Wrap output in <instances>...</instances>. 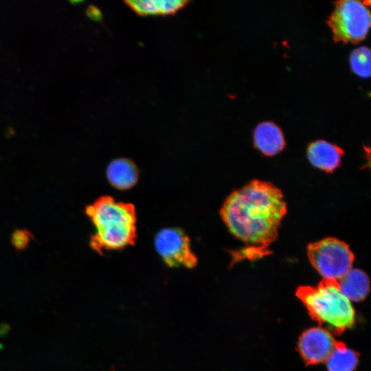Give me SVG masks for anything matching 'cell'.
Instances as JSON below:
<instances>
[{
    "instance_id": "277c9868",
    "label": "cell",
    "mask_w": 371,
    "mask_h": 371,
    "mask_svg": "<svg viewBox=\"0 0 371 371\" xmlns=\"http://www.w3.org/2000/svg\"><path fill=\"white\" fill-rule=\"evenodd\" d=\"M327 22L335 41L356 43L363 40L368 32L370 13L366 1H338Z\"/></svg>"
},
{
    "instance_id": "3957f363",
    "label": "cell",
    "mask_w": 371,
    "mask_h": 371,
    "mask_svg": "<svg viewBox=\"0 0 371 371\" xmlns=\"http://www.w3.org/2000/svg\"><path fill=\"white\" fill-rule=\"evenodd\" d=\"M295 295L311 318L331 333L339 335L353 326L355 310L341 293L337 280L323 278L316 286H299Z\"/></svg>"
},
{
    "instance_id": "5bb4252c",
    "label": "cell",
    "mask_w": 371,
    "mask_h": 371,
    "mask_svg": "<svg viewBox=\"0 0 371 371\" xmlns=\"http://www.w3.org/2000/svg\"><path fill=\"white\" fill-rule=\"evenodd\" d=\"M352 70L359 76L369 78L370 76V50L361 46L354 49L350 56Z\"/></svg>"
},
{
    "instance_id": "6da1fadb",
    "label": "cell",
    "mask_w": 371,
    "mask_h": 371,
    "mask_svg": "<svg viewBox=\"0 0 371 371\" xmlns=\"http://www.w3.org/2000/svg\"><path fill=\"white\" fill-rule=\"evenodd\" d=\"M286 205L280 190L270 182L253 180L232 192L220 214L229 231L245 243L230 251L231 266L242 260H256L271 254L270 245L278 235Z\"/></svg>"
},
{
    "instance_id": "9a60e30c",
    "label": "cell",
    "mask_w": 371,
    "mask_h": 371,
    "mask_svg": "<svg viewBox=\"0 0 371 371\" xmlns=\"http://www.w3.org/2000/svg\"><path fill=\"white\" fill-rule=\"evenodd\" d=\"M32 237L31 233L27 230H15L12 236V243L16 249L21 250L27 246Z\"/></svg>"
},
{
    "instance_id": "5b68a950",
    "label": "cell",
    "mask_w": 371,
    "mask_h": 371,
    "mask_svg": "<svg viewBox=\"0 0 371 371\" xmlns=\"http://www.w3.org/2000/svg\"><path fill=\"white\" fill-rule=\"evenodd\" d=\"M307 255L312 266L323 278L335 280L352 269L355 260L349 246L332 237L309 244Z\"/></svg>"
},
{
    "instance_id": "52a82bcc",
    "label": "cell",
    "mask_w": 371,
    "mask_h": 371,
    "mask_svg": "<svg viewBox=\"0 0 371 371\" xmlns=\"http://www.w3.org/2000/svg\"><path fill=\"white\" fill-rule=\"evenodd\" d=\"M337 341L326 329L314 327L302 333L297 348L306 365H316L326 361Z\"/></svg>"
},
{
    "instance_id": "8fae6325",
    "label": "cell",
    "mask_w": 371,
    "mask_h": 371,
    "mask_svg": "<svg viewBox=\"0 0 371 371\" xmlns=\"http://www.w3.org/2000/svg\"><path fill=\"white\" fill-rule=\"evenodd\" d=\"M190 2V1L186 0L124 1V3L130 9L141 16H147L150 15H173Z\"/></svg>"
},
{
    "instance_id": "7a4b0ae2",
    "label": "cell",
    "mask_w": 371,
    "mask_h": 371,
    "mask_svg": "<svg viewBox=\"0 0 371 371\" xmlns=\"http://www.w3.org/2000/svg\"><path fill=\"white\" fill-rule=\"evenodd\" d=\"M86 214L95 227L90 246L97 253L120 249L135 243L136 213L133 204L102 196L87 206Z\"/></svg>"
},
{
    "instance_id": "8992f818",
    "label": "cell",
    "mask_w": 371,
    "mask_h": 371,
    "mask_svg": "<svg viewBox=\"0 0 371 371\" xmlns=\"http://www.w3.org/2000/svg\"><path fill=\"white\" fill-rule=\"evenodd\" d=\"M157 253L169 267L184 266L192 269L197 258L192 251L188 236L179 228L167 227L160 230L155 238Z\"/></svg>"
},
{
    "instance_id": "30bf717a",
    "label": "cell",
    "mask_w": 371,
    "mask_h": 371,
    "mask_svg": "<svg viewBox=\"0 0 371 371\" xmlns=\"http://www.w3.org/2000/svg\"><path fill=\"white\" fill-rule=\"evenodd\" d=\"M106 177L114 188L127 190L137 182L139 171L136 165L126 158L111 161L106 168Z\"/></svg>"
},
{
    "instance_id": "9c48e42d",
    "label": "cell",
    "mask_w": 371,
    "mask_h": 371,
    "mask_svg": "<svg viewBox=\"0 0 371 371\" xmlns=\"http://www.w3.org/2000/svg\"><path fill=\"white\" fill-rule=\"evenodd\" d=\"M254 144L263 155L273 156L284 149L286 142L278 125L272 122H262L254 130Z\"/></svg>"
},
{
    "instance_id": "7c38bea8",
    "label": "cell",
    "mask_w": 371,
    "mask_h": 371,
    "mask_svg": "<svg viewBox=\"0 0 371 371\" xmlns=\"http://www.w3.org/2000/svg\"><path fill=\"white\" fill-rule=\"evenodd\" d=\"M337 281L341 293L350 301L361 302L370 291L369 278L359 269H351Z\"/></svg>"
},
{
    "instance_id": "4fadbf2b",
    "label": "cell",
    "mask_w": 371,
    "mask_h": 371,
    "mask_svg": "<svg viewBox=\"0 0 371 371\" xmlns=\"http://www.w3.org/2000/svg\"><path fill=\"white\" fill-rule=\"evenodd\" d=\"M359 354L342 341L337 346L326 361L328 371H354L358 364Z\"/></svg>"
},
{
    "instance_id": "ba28073f",
    "label": "cell",
    "mask_w": 371,
    "mask_h": 371,
    "mask_svg": "<svg viewBox=\"0 0 371 371\" xmlns=\"http://www.w3.org/2000/svg\"><path fill=\"white\" fill-rule=\"evenodd\" d=\"M344 153L340 147L325 140L312 142L307 149L310 163L326 172H332L339 166Z\"/></svg>"
}]
</instances>
